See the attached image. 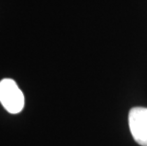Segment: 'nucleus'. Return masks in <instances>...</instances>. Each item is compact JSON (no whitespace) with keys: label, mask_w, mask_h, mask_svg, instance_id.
<instances>
[{"label":"nucleus","mask_w":147,"mask_h":146,"mask_svg":"<svg viewBox=\"0 0 147 146\" xmlns=\"http://www.w3.org/2000/svg\"><path fill=\"white\" fill-rule=\"evenodd\" d=\"M0 102L11 114L20 113L24 108V94L13 80L3 79L0 82Z\"/></svg>","instance_id":"nucleus-1"},{"label":"nucleus","mask_w":147,"mask_h":146,"mask_svg":"<svg viewBox=\"0 0 147 146\" xmlns=\"http://www.w3.org/2000/svg\"><path fill=\"white\" fill-rule=\"evenodd\" d=\"M128 123L135 141L147 146V107H133L129 111Z\"/></svg>","instance_id":"nucleus-2"}]
</instances>
